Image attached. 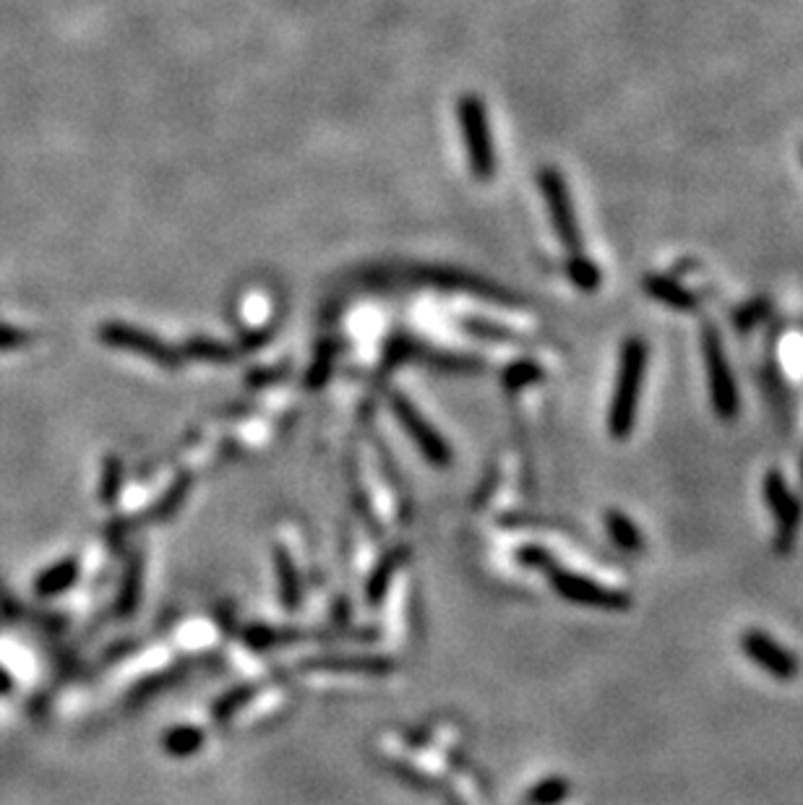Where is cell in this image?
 Instances as JSON below:
<instances>
[{"instance_id": "cell-2", "label": "cell", "mask_w": 803, "mask_h": 805, "mask_svg": "<svg viewBox=\"0 0 803 805\" xmlns=\"http://www.w3.org/2000/svg\"><path fill=\"white\" fill-rule=\"evenodd\" d=\"M702 357L707 370V386H710V402L715 415L723 423H733L741 410V396L733 370H730L728 355H725L723 339L712 324L702 326Z\"/></svg>"}, {"instance_id": "cell-20", "label": "cell", "mask_w": 803, "mask_h": 805, "mask_svg": "<svg viewBox=\"0 0 803 805\" xmlns=\"http://www.w3.org/2000/svg\"><path fill=\"white\" fill-rule=\"evenodd\" d=\"M462 326H465V329L470 331V334H475V337L498 339V342H501V339H511L509 331L498 329V326L488 324V321H478V318H465V321H462Z\"/></svg>"}, {"instance_id": "cell-10", "label": "cell", "mask_w": 803, "mask_h": 805, "mask_svg": "<svg viewBox=\"0 0 803 805\" xmlns=\"http://www.w3.org/2000/svg\"><path fill=\"white\" fill-rule=\"evenodd\" d=\"M603 524L605 532H608V537H611V542L618 550H624V553H639V550L644 548L642 529H639L637 524H634V519L626 516L624 511L608 509L603 514Z\"/></svg>"}, {"instance_id": "cell-4", "label": "cell", "mask_w": 803, "mask_h": 805, "mask_svg": "<svg viewBox=\"0 0 803 805\" xmlns=\"http://www.w3.org/2000/svg\"><path fill=\"white\" fill-rule=\"evenodd\" d=\"M762 493L767 509L772 511V519H775V548L783 555L790 553L796 548L798 532H801L803 524L801 498L790 490L788 480H785L780 469H770L764 475Z\"/></svg>"}, {"instance_id": "cell-22", "label": "cell", "mask_w": 803, "mask_h": 805, "mask_svg": "<svg viewBox=\"0 0 803 805\" xmlns=\"http://www.w3.org/2000/svg\"><path fill=\"white\" fill-rule=\"evenodd\" d=\"M519 563H525V566H532V568H548V566H553V561H551V553H548V550H543V548H535V545H527V548H522L519 550Z\"/></svg>"}, {"instance_id": "cell-11", "label": "cell", "mask_w": 803, "mask_h": 805, "mask_svg": "<svg viewBox=\"0 0 803 805\" xmlns=\"http://www.w3.org/2000/svg\"><path fill=\"white\" fill-rule=\"evenodd\" d=\"M644 290H647V295H652L660 303L671 305L676 311H694L697 308V297L668 277H657V274L647 277L644 279Z\"/></svg>"}, {"instance_id": "cell-7", "label": "cell", "mask_w": 803, "mask_h": 805, "mask_svg": "<svg viewBox=\"0 0 803 805\" xmlns=\"http://www.w3.org/2000/svg\"><path fill=\"white\" fill-rule=\"evenodd\" d=\"M741 652H744L759 670H764L770 678L783 680V683H788V680H793L798 673H801V662H798L796 654L790 652V649H785L775 636H770L767 631H762V628H749V631H744V636H741Z\"/></svg>"}, {"instance_id": "cell-12", "label": "cell", "mask_w": 803, "mask_h": 805, "mask_svg": "<svg viewBox=\"0 0 803 805\" xmlns=\"http://www.w3.org/2000/svg\"><path fill=\"white\" fill-rule=\"evenodd\" d=\"M569 795H571V787L566 779L548 777L527 792V805H558V803H564Z\"/></svg>"}, {"instance_id": "cell-8", "label": "cell", "mask_w": 803, "mask_h": 805, "mask_svg": "<svg viewBox=\"0 0 803 805\" xmlns=\"http://www.w3.org/2000/svg\"><path fill=\"white\" fill-rule=\"evenodd\" d=\"M100 339L107 344H113L118 350H131L136 355H144L154 363L165 365V368H178L180 365V355L175 350H170L162 339H157L149 331H141L136 326L128 324H118V321H110V324L100 326Z\"/></svg>"}, {"instance_id": "cell-18", "label": "cell", "mask_w": 803, "mask_h": 805, "mask_svg": "<svg viewBox=\"0 0 803 805\" xmlns=\"http://www.w3.org/2000/svg\"><path fill=\"white\" fill-rule=\"evenodd\" d=\"M402 561H405V550H394L392 555H386L384 561L379 563V568H376V574H373V579H371V587H368V597H371V602L381 600V594H384L386 584H389V579H392L394 568L402 566Z\"/></svg>"}, {"instance_id": "cell-14", "label": "cell", "mask_w": 803, "mask_h": 805, "mask_svg": "<svg viewBox=\"0 0 803 805\" xmlns=\"http://www.w3.org/2000/svg\"><path fill=\"white\" fill-rule=\"evenodd\" d=\"M76 574H79V566H76V561L58 563V566L50 568L47 574L40 576V581H37V592L40 594L63 592V589L71 587L73 579H76Z\"/></svg>"}, {"instance_id": "cell-6", "label": "cell", "mask_w": 803, "mask_h": 805, "mask_svg": "<svg viewBox=\"0 0 803 805\" xmlns=\"http://www.w3.org/2000/svg\"><path fill=\"white\" fill-rule=\"evenodd\" d=\"M538 183L540 191H543L545 196V204H548V212H551V222L558 240L564 243L569 256H579V253H582V235H579L577 214H574V204H571L566 180L561 178V172L558 170L545 167V170H540Z\"/></svg>"}, {"instance_id": "cell-15", "label": "cell", "mask_w": 803, "mask_h": 805, "mask_svg": "<svg viewBox=\"0 0 803 805\" xmlns=\"http://www.w3.org/2000/svg\"><path fill=\"white\" fill-rule=\"evenodd\" d=\"M566 271H569L571 282L577 284L582 292H595L600 287V271L598 266L592 264L587 256H569V264H566Z\"/></svg>"}, {"instance_id": "cell-21", "label": "cell", "mask_w": 803, "mask_h": 805, "mask_svg": "<svg viewBox=\"0 0 803 805\" xmlns=\"http://www.w3.org/2000/svg\"><path fill=\"white\" fill-rule=\"evenodd\" d=\"M118 485H120V462L118 459H107L105 477H102V498H105V501H115Z\"/></svg>"}, {"instance_id": "cell-24", "label": "cell", "mask_w": 803, "mask_h": 805, "mask_svg": "<svg viewBox=\"0 0 803 805\" xmlns=\"http://www.w3.org/2000/svg\"><path fill=\"white\" fill-rule=\"evenodd\" d=\"M329 360H332V350H329V347H324V352H321V360L316 365H313L311 378H308V381H311V383L324 381L326 373H329Z\"/></svg>"}, {"instance_id": "cell-3", "label": "cell", "mask_w": 803, "mask_h": 805, "mask_svg": "<svg viewBox=\"0 0 803 805\" xmlns=\"http://www.w3.org/2000/svg\"><path fill=\"white\" fill-rule=\"evenodd\" d=\"M457 118L467 141V154H470L472 175L478 180L493 178L496 172V152H493L491 126H488V113H485L483 99L475 94H465L457 102Z\"/></svg>"}, {"instance_id": "cell-19", "label": "cell", "mask_w": 803, "mask_h": 805, "mask_svg": "<svg viewBox=\"0 0 803 805\" xmlns=\"http://www.w3.org/2000/svg\"><path fill=\"white\" fill-rule=\"evenodd\" d=\"M201 740H204V735L199 730H193V727H175L173 733H167L165 748L173 756H188V753L199 751Z\"/></svg>"}, {"instance_id": "cell-17", "label": "cell", "mask_w": 803, "mask_h": 805, "mask_svg": "<svg viewBox=\"0 0 803 805\" xmlns=\"http://www.w3.org/2000/svg\"><path fill=\"white\" fill-rule=\"evenodd\" d=\"M277 566H279V592H282V600H285L287 608H295L298 605V574H295V566L290 563V555L285 550H277Z\"/></svg>"}, {"instance_id": "cell-1", "label": "cell", "mask_w": 803, "mask_h": 805, "mask_svg": "<svg viewBox=\"0 0 803 805\" xmlns=\"http://www.w3.org/2000/svg\"><path fill=\"white\" fill-rule=\"evenodd\" d=\"M644 370H647V344L639 337L626 339L618 360L616 386L608 404V433L616 441H629L637 425L639 396H642Z\"/></svg>"}, {"instance_id": "cell-9", "label": "cell", "mask_w": 803, "mask_h": 805, "mask_svg": "<svg viewBox=\"0 0 803 805\" xmlns=\"http://www.w3.org/2000/svg\"><path fill=\"white\" fill-rule=\"evenodd\" d=\"M392 410H394V415H397L399 423L407 428V433L412 436V441L418 443L420 449H423V454L428 456L433 464L452 462V451H449V446H446L444 438L438 436L436 430L428 425V420H425V417L420 415L415 407H412V402L407 399L405 394H397V391H394Z\"/></svg>"}, {"instance_id": "cell-5", "label": "cell", "mask_w": 803, "mask_h": 805, "mask_svg": "<svg viewBox=\"0 0 803 805\" xmlns=\"http://www.w3.org/2000/svg\"><path fill=\"white\" fill-rule=\"evenodd\" d=\"M545 571H548L553 589L566 602H574V605L592 610H608V613H624V610L631 608V597L626 592H621V589L605 587V584L590 579V576L571 574V571L558 568L556 563L545 568Z\"/></svg>"}, {"instance_id": "cell-16", "label": "cell", "mask_w": 803, "mask_h": 805, "mask_svg": "<svg viewBox=\"0 0 803 805\" xmlns=\"http://www.w3.org/2000/svg\"><path fill=\"white\" fill-rule=\"evenodd\" d=\"M186 352L191 357H199V360H214V363H230L235 357V352L225 344L212 342V339L204 337H193L186 342Z\"/></svg>"}, {"instance_id": "cell-13", "label": "cell", "mask_w": 803, "mask_h": 805, "mask_svg": "<svg viewBox=\"0 0 803 805\" xmlns=\"http://www.w3.org/2000/svg\"><path fill=\"white\" fill-rule=\"evenodd\" d=\"M543 381V368H540L535 360H519V363L509 365L501 376V383H504L509 391H522L532 383Z\"/></svg>"}, {"instance_id": "cell-23", "label": "cell", "mask_w": 803, "mask_h": 805, "mask_svg": "<svg viewBox=\"0 0 803 805\" xmlns=\"http://www.w3.org/2000/svg\"><path fill=\"white\" fill-rule=\"evenodd\" d=\"M27 334L24 331H16V329H8V326H3L0 329V350H8V347H19V344L27 342Z\"/></svg>"}]
</instances>
